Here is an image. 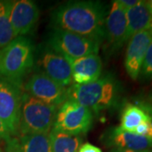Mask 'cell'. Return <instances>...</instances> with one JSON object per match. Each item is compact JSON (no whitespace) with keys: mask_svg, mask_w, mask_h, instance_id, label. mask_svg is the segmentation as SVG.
I'll use <instances>...</instances> for the list:
<instances>
[{"mask_svg":"<svg viewBox=\"0 0 152 152\" xmlns=\"http://www.w3.org/2000/svg\"><path fill=\"white\" fill-rule=\"evenodd\" d=\"M108 11L96 1H71L53 11V27L89 38L102 44L105 38V21Z\"/></svg>","mask_w":152,"mask_h":152,"instance_id":"6da1fadb","label":"cell"},{"mask_svg":"<svg viewBox=\"0 0 152 152\" xmlns=\"http://www.w3.org/2000/svg\"><path fill=\"white\" fill-rule=\"evenodd\" d=\"M121 95L122 86L112 73H105L92 83L73 84L68 88L69 99L86 107L93 113H100L118 107Z\"/></svg>","mask_w":152,"mask_h":152,"instance_id":"7a4b0ae2","label":"cell"},{"mask_svg":"<svg viewBox=\"0 0 152 152\" xmlns=\"http://www.w3.org/2000/svg\"><path fill=\"white\" fill-rule=\"evenodd\" d=\"M34 59L31 41L26 37H17L0 49V76L21 86L23 79L32 69Z\"/></svg>","mask_w":152,"mask_h":152,"instance_id":"3957f363","label":"cell"},{"mask_svg":"<svg viewBox=\"0 0 152 152\" xmlns=\"http://www.w3.org/2000/svg\"><path fill=\"white\" fill-rule=\"evenodd\" d=\"M58 107L48 105L23 93L18 134H48L54 124Z\"/></svg>","mask_w":152,"mask_h":152,"instance_id":"277c9868","label":"cell"},{"mask_svg":"<svg viewBox=\"0 0 152 152\" xmlns=\"http://www.w3.org/2000/svg\"><path fill=\"white\" fill-rule=\"evenodd\" d=\"M93 121L94 114L90 109L68 99L58 107L52 129L70 135H83L91 129Z\"/></svg>","mask_w":152,"mask_h":152,"instance_id":"5b68a950","label":"cell"},{"mask_svg":"<svg viewBox=\"0 0 152 152\" xmlns=\"http://www.w3.org/2000/svg\"><path fill=\"white\" fill-rule=\"evenodd\" d=\"M49 48L67 58H79L98 54L101 44L75 33L53 28L48 37Z\"/></svg>","mask_w":152,"mask_h":152,"instance_id":"8992f818","label":"cell"},{"mask_svg":"<svg viewBox=\"0 0 152 152\" xmlns=\"http://www.w3.org/2000/svg\"><path fill=\"white\" fill-rule=\"evenodd\" d=\"M22 96L20 86L0 76V120L12 137L18 134Z\"/></svg>","mask_w":152,"mask_h":152,"instance_id":"52a82bcc","label":"cell"},{"mask_svg":"<svg viewBox=\"0 0 152 152\" xmlns=\"http://www.w3.org/2000/svg\"><path fill=\"white\" fill-rule=\"evenodd\" d=\"M24 89L29 96L48 105L59 107L69 99L68 88L61 86L42 71L34 73Z\"/></svg>","mask_w":152,"mask_h":152,"instance_id":"ba28073f","label":"cell"},{"mask_svg":"<svg viewBox=\"0 0 152 152\" xmlns=\"http://www.w3.org/2000/svg\"><path fill=\"white\" fill-rule=\"evenodd\" d=\"M127 17L126 11L118 0L113 2L105 21L106 51L111 55L118 52L127 42Z\"/></svg>","mask_w":152,"mask_h":152,"instance_id":"9c48e42d","label":"cell"},{"mask_svg":"<svg viewBox=\"0 0 152 152\" xmlns=\"http://www.w3.org/2000/svg\"><path fill=\"white\" fill-rule=\"evenodd\" d=\"M39 15L38 6L33 1H11L10 19L16 37H25L31 32L37 23Z\"/></svg>","mask_w":152,"mask_h":152,"instance_id":"30bf717a","label":"cell"},{"mask_svg":"<svg viewBox=\"0 0 152 152\" xmlns=\"http://www.w3.org/2000/svg\"><path fill=\"white\" fill-rule=\"evenodd\" d=\"M42 72L61 86H69L72 84V73L69 61L64 56L52 49L44 50L39 58Z\"/></svg>","mask_w":152,"mask_h":152,"instance_id":"8fae6325","label":"cell"},{"mask_svg":"<svg viewBox=\"0 0 152 152\" xmlns=\"http://www.w3.org/2000/svg\"><path fill=\"white\" fill-rule=\"evenodd\" d=\"M101 140L107 147L132 151L152 150V139L123 130L119 126L104 132Z\"/></svg>","mask_w":152,"mask_h":152,"instance_id":"7c38bea8","label":"cell"},{"mask_svg":"<svg viewBox=\"0 0 152 152\" xmlns=\"http://www.w3.org/2000/svg\"><path fill=\"white\" fill-rule=\"evenodd\" d=\"M152 41V32L144 31L136 33L129 39L125 55L124 67L129 76L136 80L140 75L147 48Z\"/></svg>","mask_w":152,"mask_h":152,"instance_id":"4fadbf2b","label":"cell"},{"mask_svg":"<svg viewBox=\"0 0 152 152\" xmlns=\"http://www.w3.org/2000/svg\"><path fill=\"white\" fill-rule=\"evenodd\" d=\"M71 67L72 81L75 85H86L98 80L102 75V62L98 54L79 58H67Z\"/></svg>","mask_w":152,"mask_h":152,"instance_id":"5bb4252c","label":"cell"},{"mask_svg":"<svg viewBox=\"0 0 152 152\" xmlns=\"http://www.w3.org/2000/svg\"><path fill=\"white\" fill-rule=\"evenodd\" d=\"M127 41L136 33L149 31L152 32V12L147 1L140 0L134 8L126 11Z\"/></svg>","mask_w":152,"mask_h":152,"instance_id":"9a60e30c","label":"cell"},{"mask_svg":"<svg viewBox=\"0 0 152 152\" xmlns=\"http://www.w3.org/2000/svg\"><path fill=\"white\" fill-rule=\"evenodd\" d=\"M149 121H152L151 115L144 107L134 104H127L122 111L119 127L123 130L134 133L138 126Z\"/></svg>","mask_w":152,"mask_h":152,"instance_id":"2e32d148","label":"cell"},{"mask_svg":"<svg viewBox=\"0 0 152 152\" xmlns=\"http://www.w3.org/2000/svg\"><path fill=\"white\" fill-rule=\"evenodd\" d=\"M49 136L53 152H78L82 145V135H70L52 129Z\"/></svg>","mask_w":152,"mask_h":152,"instance_id":"e0dca14e","label":"cell"},{"mask_svg":"<svg viewBox=\"0 0 152 152\" xmlns=\"http://www.w3.org/2000/svg\"><path fill=\"white\" fill-rule=\"evenodd\" d=\"M22 152H53L48 134H34L20 137Z\"/></svg>","mask_w":152,"mask_h":152,"instance_id":"ac0fdd59","label":"cell"},{"mask_svg":"<svg viewBox=\"0 0 152 152\" xmlns=\"http://www.w3.org/2000/svg\"><path fill=\"white\" fill-rule=\"evenodd\" d=\"M10 5L11 1L0 0V49L16 37L10 19Z\"/></svg>","mask_w":152,"mask_h":152,"instance_id":"d6986e66","label":"cell"},{"mask_svg":"<svg viewBox=\"0 0 152 152\" xmlns=\"http://www.w3.org/2000/svg\"><path fill=\"white\" fill-rule=\"evenodd\" d=\"M140 74L142 77L146 80L152 79V41L149 45L145 55Z\"/></svg>","mask_w":152,"mask_h":152,"instance_id":"ffe728a7","label":"cell"},{"mask_svg":"<svg viewBox=\"0 0 152 152\" xmlns=\"http://www.w3.org/2000/svg\"><path fill=\"white\" fill-rule=\"evenodd\" d=\"M1 152H22L21 146L19 139L10 137L4 141V145L1 148Z\"/></svg>","mask_w":152,"mask_h":152,"instance_id":"44dd1931","label":"cell"},{"mask_svg":"<svg viewBox=\"0 0 152 152\" xmlns=\"http://www.w3.org/2000/svg\"><path fill=\"white\" fill-rule=\"evenodd\" d=\"M134 133L139 135L145 136L147 138L152 139V121L145 122L137 127Z\"/></svg>","mask_w":152,"mask_h":152,"instance_id":"7402d4cb","label":"cell"},{"mask_svg":"<svg viewBox=\"0 0 152 152\" xmlns=\"http://www.w3.org/2000/svg\"><path fill=\"white\" fill-rule=\"evenodd\" d=\"M78 152H102V151L99 147L96 146L91 143H85L82 144Z\"/></svg>","mask_w":152,"mask_h":152,"instance_id":"603a6c76","label":"cell"},{"mask_svg":"<svg viewBox=\"0 0 152 152\" xmlns=\"http://www.w3.org/2000/svg\"><path fill=\"white\" fill-rule=\"evenodd\" d=\"M118 1L125 11H128L129 10L134 8L140 2V0H118Z\"/></svg>","mask_w":152,"mask_h":152,"instance_id":"cb8c5ba5","label":"cell"},{"mask_svg":"<svg viewBox=\"0 0 152 152\" xmlns=\"http://www.w3.org/2000/svg\"><path fill=\"white\" fill-rule=\"evenodd\" d=\"M12 136L10 134L3 122L0 120V141H5Z\"/></svg>","mask_w":152,"mask_h":152,"instance_id":"d4e9b609","label":"cell"},{"mask_svg":"<svg viewBox=\"0 0 152 152\" xmlns=\"http://www.w3.org/2000/svg\"><path fill=\"white\" fill-rule=\"evenodd\" d=\"M109 152H152V150H146V151H132V150H123V149H112Z\"/></svg>","mask_w":152,"mask_h":152,"instance_id":"484cf974","label":"cell"},{"mask_svg":"<svg viewBox=\"0 0 152 152\" xmlns=\"http://www.w3.org/2000/svg\"><path fill=\"white\" fill-rule=\"evenodd\" d=\"M147 3H148V5H149V7H150V9H151V10L152 12V0L147 1Z\"/></svg>","mask_w":152,"mask_h":152,"instance_id":"4316f807","label":"cell"},{"mask_svg":"<svg viewBox=\"0 0 152 152\" xmlns=\"http://www.w3.org/2000/svg\"><path fill=\"white\" fill-rule=\"evenodd\" d=\"M0 152H1V147H0Z\"/></svg>","mask_w":152,"mask_h":152,"instance_id":"83f0119b","label":"cell"}]
</instances>
